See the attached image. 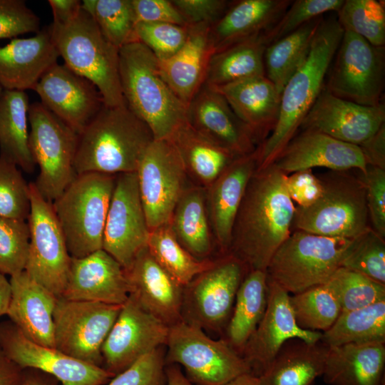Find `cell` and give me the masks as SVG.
<instances>
[{"mask_svg":"<svg viewBox=\"0 0 385 385\" xmlns=\"http://www.w3.org/2000/svg\"><path fill=\"white\" fill-rule=\"evenodd\" d=\"M283 172L271 165L257 169L247 184L234 223L228 254L250 270L266 272L292 232L295 205Z\"/></svg>","mask_w":385,"mask_h":385,"instance_id":"1","label":"cell"},{"mask_svg":"<svg viewBox=\"0 0 385 385\" xmlns=\"http://www.w3.org/2000/svg\"><path fill=\"white\" fill-rule=\"evenodd\" d=\"M344 30L337 18L322 19L309 55L289 78L281 93L277 125L257 146V169L275 160L296 135L300 125L324 87V78L342 38Z\"/></svg>","mask_w":385,"mask_h":385,"instance_id":"2","label":"cell"},{"mask_svg":"<svg viewBox=\"0 0 385 385\" xmlns=\"http://www.w3.org/2000/svg\"><path fill=\"white\" fill-rule=\"evenodd\" d=\"M154 140L149 127L127 105L103 106L78 135L76 174L134 173Z\"/></svg>","mask_w":385,"mask_h":385,"instance_id":"3","label":"cell"},{"mask_svg":"<svg viewBox=\"0 0 385 385\" xmlns=\"http://www.w3.org/2000/svg\"><path fill=\"white\" fill-rule=\"evenodd\" d=\"M119 74L129 109L150 129L154 139H168L187 120V107L162 78L158 60L143 43L119 49Z\"/></svg>","mask_w":385,"mask_h":385,"instance_id":"4","label":"cell"},{"mask_svg":"<svg viewBox=\"0 0 385 385\" xmlns=\"http://www.w3.org/2000/svg\"><path fill=\"white\" fill-rule=\"evenodd\" d=\"M51 40L64 64L93 83L104 105H126L120 81L119 49L101 34L95 21L81 9L66 24L47 26Z\"/></svg>","mask_w":385,"mask_h":385,"instance_id":"5","label":"cell"},{"mask_svg":"<svg viewBox=\"0 0 385 385\" xmlns=\"http://www.w3.org/2000/svg\"><path fill=\"white\" fill-rule=\"evenodd\" d=\"M116 175L77 174L52 206L71 257L103 249V232Z\"/></svg>","mask_w":385,"mask_h":385,"instance_id":"6","label":"cell"},{"mask_svg":"<svg viewBox=\"0 0 385 385\" xmlns=\"http://www.w3.org/2000/svg\"><path fill=\"white\" fill-rule=\"evenodd\" d=\"M320 179L324 186L322 196L309 207L295 206L292 232L350 239L370 227L366 188L361 176H354L348 170H331Z\"/></svg>","mask_w":385,"mask_h":385,"instance_id":"7","label":"cell"},{"mask_svg":"<svg viewBox=\"0 0 385 385\" xmlns=\"http://www.w3.org/2000/svg\"><path fill=\"white\" fill-rule=\"evenodd\" d=\"M352 240L292 231L272 256L267 278L292 294L327 283Z\"/></svg>","mask_w":385,"mask_h":385,"instance_id":"8","label":"cell"},{"mask_svg":"<svg viewBox=\"0 0 385 385\" xmlns=\"http://www.w3.org/2000/svg\"><path fill=\"white\" fill-rule=\"evenodd\" d=\"M165 365H181L193 385H225L250 369L222 337L214 339L201 328L180 321L169 327Z\"/></svg>","mask_w":385,"mask_h":385,"instance_id":"9","label":"cell"},{"mask_svg":"<svg viewBox=\"0 0 385 385\" xmlns=\"http://www.w3.org/2000/svg\"><path fill=\"white\" fill-rule=\"evenodd\" d=\"M29 148L39 174L34 184L49 202L55 200L76 176L74 159L78 134L41 102L29 106Z\"/></svg>","mask_w":385,"mask_h":385,"instance_id":"10","label":"cell"},{"mask_svg":"<svg viewBox=\"0 0 385 385\" xmlns=\"http://www.w3.org/2000/svg\"><path fill=\"white\" fill-rule=\"evenodd\" d=\"M247 272L232 255L216 258L211 267L183 287L182 321L223 337L237 292Z\"/></svg>","mask_w":385,"mask_h":385,"instance_id":"11","label":"cell"},{"mask_svg":"<svg viewBox=\"0 0 385 385\" xmlns=\"http://www.w3.org/2000/svg\"><path fill=\"white\" fill-rule=\"evenodd\" d=\"M29 185L30 237L24 271L60 297L66 287L71 257L52 202L43 197L34 183Z\"/></svg>","mask_w":385,"mask_h":385,"instance_id":"12","label":"cell"},{"mask_svg":"<svg viewBox=\"0 0 385 385\" xmlns=\"http://www.w3.org/2000/svg\"><path fill=\"white\" fill-rule=\"evenodd\" d=\"M122 305L58 297L53 311L54 347L103 367L101 349Z\"/></svg>","mask_w":385,"mask_h":385,"instance_id":"13","label":"cell"},{"mask_svg":"<svg viewBox=\"0 0 385 385\" xmlns=\"http://www.w3.org/2000/svg\"><path fill=\"white\" fill-rule=\"evenodd\" d=\"M324 88L333 95L359 105L382 103L384 47L344 31Z\"/></svg>","mask_w":385,"mask_h":385,"instance_id":"14","label":"cell"},{"mask_svg":"<svg viewBox=\"0 0 385 385\" xmlns=\"http://www.w3.org/2000/svg\"><path fill=\"white\" fill-rule=\"evenodd\" d=\"M139 194L149 232L168 223L188 184L182 160L169 139L153 140L136 171Z\"/></svg>","mask_w":385,"mask_h":385,"instance_id":"15","label":"cell"},{"mask_svg":"<svg viewBox=\"0 0 385 385\" xmlns=\"http://www.w3.org/2000/svg\"><path fill=\"white\" fill-rule=\"evenodd\" d=\"M0 348L22 369L47 374L61 385H104L115 376L103 367L31 341L10 321L0 323Z\"/></svg>","mask_w":385,"mask_h":385,"instance_id":"16","label":"cell"},{"mask_svg":"<svg viewBox=\"0 0 385 385\" xmlns=\"http://www.w3.org/2000/svg\"><path fill=\"white\" fill-rule=\"evenodd\" d=\"M149 233L135 172L116 175L103 250L127 270L138 252L147 246Z\"/></svg>","mask_w":385,"mask_h":385,"instance_id":"17","label":"cell"},{"mask_svg":"<svg viewBox=\"0 0 385 385\" xmlns=\"http://www.w3.org/2000/svg\"><path fill=\"white\" fill-rule=\"evenodd\" d=\"M169 327L129 295L101 349L103 367L116 375L143 356L165 346Z\"/></svg>","mask_w":385,"mask_h":385,"instance_id":"18","label":"cell"},{"mask_svg":"<svg viewBox=\"0 0 385 385\" xmlns=\"http://www.w3.org/2000/svg\"><path fill=\"white\" fill-rule=\"evenodd\" d=\"M268 297L265 314L241 354L250 373L260 376L270 366L282 346L290 339L314 343L322 332L300 328L289 303V294L267 278Z\"/></svg>","mask_w":385,"mask_h":385,"instance_id":"19","label":"cell"},{"mask_svg":"<svg viewBox=\"0 0 385 385\" xmlns=\"http://www.w3.org/2000/svg\"><path fill=\"white\" fill-rule=\"evenodd\" d=\"M33 90L48 110L78 135L104 106L93 83L58 62L44 73Z\"/></svg>","mask_w":385,"mask_h":385,"instance_id":"20","label":"cell"},{"mask_svg":"<svg viewBox=\"0 0 385 385\" xmlns=\"http://www.w3.org/2000/svg\"><path fill=\"white\" fill-rule=\"evenodd\" d=\"M384 122L383 103L375 106L359 105L339 98L324 87L299 128L319 131L359 146L374 135Z\"/></svg>","mask_w":385,"mask_h":385,"instance_id":"21","label":"cell"},{"mask_svg":"<svg viewBox=\"0 0 385 385\" xmlns=\"http://www.w3.org/2000/svg\"><path fill=\"white\" fill-rule=\"evenodd\" d=\"M273 164L287 175L316 167L333 171L356 169L364 174L367 168L359 146L313 130L296 133Z\"/></svg>","mask_w":385,"mask_h":385,"instance_id":"22","label":"cell"},{"mask_svg":"<svg viewBox=\"0 0 385 385\" xmlns=\"http://www.w3.org/2000/svg\"><path fill=\"white\" fill-rule=\"evenodd\" d=\"M129 286L120 264L103 249L81 258L71 257L64 291L69 300L123 305Z\"/></svg>","mask_w":385,"mask_h":385,"instance_id":"23","label":"cell"},{"mask_svg":"<svg viewBox=\"0 0 385 385\" xmlns=\"http://www.w3.org/2000/svg\"><path fill=\"white\" fill-rule=\"evenodd\" d=\"M187 120L200 133L237 157L255 152L257 144L225 98L205 84L187 108Z\"/></svg>","mask_w":385,"mask_h":385,"instance_id":"24","label":"cell"},{"mask_svg":"<svg viewBox=\"0 0 385 385\" xmlns=\"http://www.w3.org/2000/svg\"><path fill=\"white\" fill-rule=\"evenodd\" d=\"M257 168L255 150L235 159L205 188L209 220L220 255L229 252L235 218L247 184Z\"/></svg>","mask_w":385,"mask_h":385,"instance_id":"25","label":"cell"},{"mask_svg":"<svg viewBox=\"0 0 385 385\" xmlns=\"http://www.w3.org/2000/svg\"><path fill=\"white\" fill-rule=\"evenodd\" d=\"M129 295L169 327L180 321L183 287L154 260L147 246L124 270Z\"/></svg>","mask_w":385,"mask_h":385,"instance_id":"26","label":"cell"},{"mask_svg":"<svg viewBox=\"0 0 385 385\" xmlns=\"http://www.w3.org/2000/svg\"><path fill=\"white\" fill-rule=\"evenodd\" d=\"M213 88L225 98L256 144L263 143L279 115L281 93L274 84L262 76Z\"/></svg>","mask_w":385,"mask_h":385,"instance_id":"27","label":"cell"},{"mask_svg":"<svg viewBox=\"0 0 385 385\" xmlns=\"http://www.w3.org/2000/svg\"><path fill=\"white\" fill-rule=\"evenodd\" d=\"M11 297L6 315L31 341L54 347L53 311L58 297L24 270L11 276Z\"/></svg>","mask_w":385,"mask_h":385,"instance_id":"28","label":"cell"},{"mask_svg":"<svg viewBox=\"0 0 385 385\" xmlns=\"http://www.w3.org/2000/svg\"><path fill=\"white\" fill-rule=\"evenodd\" d=\"M59 57L47 27L30 38H14L0 47V84L7 90H33Z\"/></svg>","mask_w":385,"mask_h":385,"instance_id":"29","label":"cell"},{"mask_svg":"<svg viewBox=\"0 0 385 385\" xmlns=\"http://www.w3.org/2000/svg\"><path fill=\"white\" fill-rule=\"evenodd\" d=\"M290 0H239L230 4L209 29L213 53L263 36L292 4Z\"/></svg>","mask_w":385,"mask_h":385,"instance_id":"30","label":"cell"},{"mask_svg":"<svg viewBox=\"0 0 385 385\" xmlns=\"http://www.w3.org/2000/svg\"><path fill=\"white\" fill-rule=\"evenodd\" d=\"M209 29L205 26H191L187 41L175 53L158 59L162 78L187 108L205 83L213 54Z\"/></svg>","mask_w":385,"mask_h":385,"instance_id":"31","label":"cell"},{"mask_svg":"<svg viewBox=\"0 0 385 385\" xmlns=\"http://www.w3.org/2000/svg\"><path fill=\"white\" fill-rule=\"evenodd\" d=\"M322 376L329 385H385V342L329 347Z\"/></svg>","mask_w":385,"mask_h":385,"instance_id":"32","label":"cell"},{"mask_svg":"<svg viewBox=\"0 0 385 385\" xmlns=\"http://www.w3.org/2000/svg\"><path fill=\"white\" fill-rule=\"evenodd\" d=\"M329 346L321 340L308 343L290 339L258 376L261 385H312L322 376Z\"/></svg>","mask_w":385,"mask_h":385,"instance_id":"33","label":"cell"},{"mask_svg":"<svg viewBox=\"0 0 385 385\" xmlns=\"http://www.w3.org/2000/svg\"><path fill=\"white\" fill-rule=\"evenodd\" d=\"M169 223L179 243L192 256L199 260L212 259L216 243L205 188L189 185L178 200Z\"/></svg>","mask_w":385,"mask_h":385,"instance_id":"34","label":"cell"},{"mask_svg":"<svg viewBox=\"0 0 385 385\" xmlns=\"http://www.w3.org/2000/svg\"><path fill=\"white\" fill-rule=\"evenodd\" d=\"M168 139L176 148L188 178L205 188L240 158L200 133L188 120Z\"/></svg>","mask_w":385,"mask_h":385,"instance_id":"35","label":"cell"},{"mask_svg":"<svg viewBox=\"0 0 385 385\" xmlns=\"http://www.w3.org/2000/svg\"><path fill=\"white\" fill-rule=\"evenodd\" d=\"M29 101L25 91L4 89L0 96V158L32 173L36 163L29 143Z\"/></svg>","mask_w":385,"mask_h":385,"instance_id":"36","label":"cell"},{"mask_svg":"<svg viewBox=\"0 0 385 385\" xmlns=\"http://www.w3.org/2000/svg\"><path fill=\"white\" fill-rule=\"evenodd\" d=\"M267 297V272L248 271L237 292L232 312L222 337L240 355L265 314Z\"/></svg>","mask_w":385,"mask_h":385,"instance_id":"37","label":"cell"},{"mask_svg":"<svg viewBox=\"0 0 385 385\" xmlns=\"http://www.w3.org/2000/svg\"><path fill=\"white\" fill-rule=\"evenodd\" d=\"M263 36L255 37L214 53L209 61L205 84L216 88L265 76Z\"/></svg>","mask_w":385,"mask_h":385,"instance_id":"38","label":"cell"},{"mask_svg":"<svg viewBox=\"0 0 385 385\" xmlns=\"http://www.w3.org/2000/svg\"><path fill=\"white\" fill-rule=\"evenodd\" d=\"M323 19V16L317 17L266 46L265 76L281 93L289 78L307 59Z\"/></svg>","mask_w":385,"mask_h":385,"instance_id":"39","label":"cell"},{"mask_svg":"<svg viewBox=\"0 0 385 385\" xmlns=\"http://www.w3.org/2000/svg\"><path fill=\"white\" fill-rule=\"evenodd\" d=\"M321 341L329 347L385 342V300L342 312L334 324L322 332Z\"/></svg>","mask_w":385,"mask_h":385,"instance_id":"40","label":"cell"},{"mask_svg":"<svg viewBox=\"0 0 385 385\" xmlns=\"http://www.w3.org/2000/svg\"><path fill=\"white\" fill-rule=\"evenodd\" d=\"M147 248L160 267L183 287L211 267L215 260L192 256L179 243L169 222L150 232Z\"/></svg>","mask_w":385,"mask_h":385,"instance_id":"41","label":"cell"},{"mask_svg":"<svg viewBox=\"0 0 385 385\" xmlns=\"http://www.w3.org/2000/svg\"><path fill=\"white\" fill-rule=\"evenodd\" d=\"M289 303L297 325L305 330L324 332L342 313L339 300L327 282L289 295Z\"/></svg>","mask_w":385,"mask_h":385,"instance_id":"42","label":"cell"},{"mask_svg":"<svg viewBox=\"0 0 385 385\" xmlns=\"http://www.w3.org/2000/svg\"><path fill=\"white\" fill-rule=\"evenodd\" d=\"M344 31H351L376 47L385 44V9L376 0H346L337 11Z\"/></svg>","mask_w":385,"mask_h":385,"instance_id":"43","label":"cell"},{"mask_svg":"<svg viewBox=\"0 0 385 385\" xmlns=\"http://www.w3.org/2000/svg\"><path fill=\"white\" fill-rule=\"evenodd\" d=\"M327 284L337 297L342 312L385 300V284L343 267L333 274Z\"/></svg>","mask_w":385,"mask_h":385,"instance_id":"44","label":"cell"},{"mask_svg":"<svg viewBox=\"0 0 385 385\" xmlns=\"http://www.w3.org/2000/svg\"><path fill=\"white\" fill-rule=\"evenodd\" d=\"M88 14L103 36L117 48L137 41L131 0H95L93 9Z\"/></svg>","mask_w":385,"mask_h":385,"instance_id":"45","label":"cell"},{"mask_svg":"<svg viewBox=\"0 0 385 385\" xmlns=\"http://www.w3.org/2000/svg\"><path fill=\"white\" fill-rule=\"evenodd\" d=\"M341 267L385 284V239L369 227L353 238Z\"/></svg>","mask_w":385,"mask_h":385,"instance_id":"46","label":"cell"},{"mask_svg":"<svg viewBox=\"0 0 385 385\" xmlns=\"http://www.w3.org/2000/svg\"><path fill=\"white\" fill-rule=\"evenodd\" d=\"M29 237L26 220L0 216V272L12 276L24 270Z\"/></svg>","mask_w":385,"mask_h":385,"instance_id":"47","label":"cell"},{"mask_svg":"<svg viewBox=\"0 0 385 385\" xmlns=\"http://www.w3.org/2000/svg\"><path fill=\"white\" fill-rule=\"evenodd\" d=\"M30 207L29 185L21 171L0 158V216L26 221Z\"/></svg>","mask_w":385,"mask_h":385,"instance_id":"48","label":"cell"},{"mask_svg":"<svg viewBox=\"0 0 385 385\" xmlns=\"http://www.w3.org/2000/svg\"><path fill=\"white\" fill-rule=\"evenodd\" d=\"M344 0L292 1L278 21L263 36L269 45L295 31L309 21L329 11L337 12Z\"/></svg>","mask_w":385,"mask_h":385,"instance_id":"49","label":"cell"},{"mask_svg":"<svg viewBox=\"0 0 385 385\" xmlns=\"http://www.w3.org/2000/svg\"><path fill=\"white\" fill-rule=\"evenodd\" d=\"M191 26L170 23H137L135 38L145 46L158 60L175 53L185 43Z\"/></svg>","mask_w":385,"mask_h":385,"instance_id":"50","label":"cell"},{"mask_svg":"<svg viewBox=\"0 0 385 385\" xmlns=\"http://www.w3.org/2000/svg\"><path fill=\"white\" fill-rule=\"evenodd\" d=\"M165 350L158 347L116 374L108 385H166Z\"/></svg>","mask_w":385,"mask_h":385,"instance_id":"51","label":"cell"},{"mask_svg":"<svg viewBox=\"0 0 385 385\" xmlns=\"http://www.w3.org/2000/svg\"><path fill=\"white\" fill-rule=\"evenodd\" d=\"M38 16L23 0H0V39L40 31Z\"/></svg>","mask_w":385,"mask_h":385,"instance_id":"52","label":"cell"},{"mask_svg":"<svg viewBox=\"0 0 385 385\" xmlns=\"http://www.w3.org/2000/svg\"><path fill=\"white\" fill-rule=\"evenodd\" d=\"M360 173L366 188L371 227L385 239V169L367 165L366 172Z\"/></svg>","mask_w":385,"mask_h":385,"instance_id":"53","label":"cell"},{"mask_svg":"<svg viewBox=\"0 0 385 385\" xmlns=\"http://www.w3.org/2000/svg\"><path fill=\"white\" fill-rule=\"evenodd\" d=\"M186 25L212 26L227 9L226 0H171Z\"/></svg>","mask_w":385,"mask_h":385,"instance_id":"54","label":"cell"},{"mask_svg":"<svg viewBox=\"0 0 385 385\" xmlns=\"http://www.w3.org/2000/svg\"><path fill=\"white\" fill-rule=\"evenodd\" d=\"M288 195L296 206L306 207L314 204L322 195L323 183L312 169L299 170L286 176Z\"/></svg>","mask_w":385,"mask_h":385,"instance_id":"55","label":"cell"},{"mask_svg":"<svg viewBox=\"0 0 385 385\" xmlns=\"http://www.w3.org/2000/svg\"><path fill=\"white\" fill-rule=\"evenodd\" d=\"M137 23H170L186 25L177 8L169 0H131Z\"/></svg>","mask_w":385,"mask_h":385,"instance_id":"56","label":"cell"},{"mask_svg":"<svg viewBox=\"0 0 385 385\" xmlns=\"http://www.w3.org/2000/svg\"><path fill=\"white\" fill-rule=\"evenodd\" d=\"M359 146L367 165L385 169V124Z\"/></svg>","mask_w":385,"mask_h":385,"instance_id":"57","label":"cell"},{"mask_svg":"<svg viewBox=\"0 0 385 385\" xmlns=\"http://www.w3.org/2000/svg\"><path fill=\"white\" fill-rule=\"evenodd\" d=\"M53 14V23L66 24L73 19L81 9V1L48 0Z\"/></svg>","mask_w":385,"mask_h":385,"instance_id":"58","label":"cell"},{"mask_svg":"<svg viewBox=\"0 0 385 385\" xmlns=\"http://www.w3.org/2000/svg\"><path fill=\"white\" fill-rule=\"evenodd\" d=\"M24 371L0 348V385H21Z\"/></svg>","mask_w":385,"mask_h":385,"instance_id":"59","label":"cell"},{"mask_svg":"<svg viewBox=\"0 0 385 385\" xmlns=\"http://www.w3.org/2000/svg\"><path fill=\"white\" fill-rule=\"evenodd\" d=\"M11 297V286L5 274L0 272V317L6 315Z\"/></svg>","mask_w":385,"mask_h":385,"instance_id":"60","label":"cell"},{"mask_svg":"<svg viewBox=\"0 0 385 385\" xmlns=\"http://www.w3.org/2000/svg\"><path fill=\"white\" fill-rule=\"evenodd\" d=\"M166 385H193L177 364L165 365Z\"/></svg>","mask_w":385,"mask_h":385,"instance_id":"61","label":"cell"},{"mask_svg":"<svg viewBox=\"0 0 385 385\" xmlns=\"http://www.w3.org/2000/svg\"><path fill=\"white\" fill-rule=\"evenodd\" d=\"M225 385H261L257 376L251 373H246L238 376Z\"/></svg>","mask_w":385,"mask_h":385,"instance_id":"62","label":"cell"},{"mask_svg":"<svg viewBox=\"0 0 385 385\" xmlns=\"http://www.w3.org/2000/svg\"><path fill=\"white\" fill-rule=\"evenodd\" d=\"M21 385H55L46 378L37 374H26L25 370Z\"/></svg>","mask_w":385,"mask_h":385,"instance_id":"63","label":"cell"},{"mask_svg":"<svg viewBox=\"0 0 385 385\" xmlns=\"http://www.w3.org/2000/svg\"><path fill=\"white\" fill-rule=\"evenodd\" d=\"M3 91H4V88L0 84V96H1V93L3 92Z\"/></svg>","mask_w":385,"mask_h":385,"instance_id":"64","label":"cell"}]
</instances>
